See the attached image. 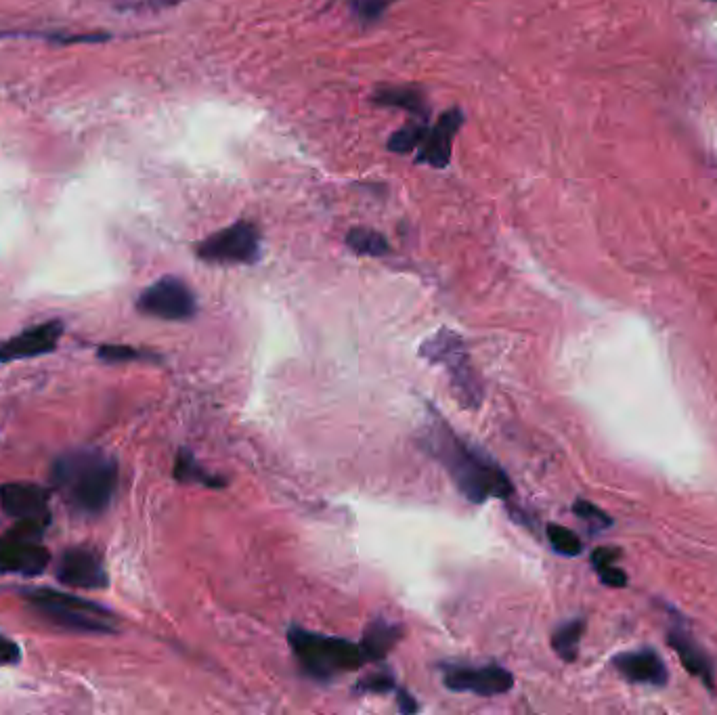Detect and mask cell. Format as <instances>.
<instances>
[{
	"label": "cell",
	"mask_w": 717,
	"mask_h": 715,
	"mask_svg": "<svg viewBox=\"0 0 717 715\" xmlns=\"http://www.w3.org/2000/svg\"><path fill=\"white\" fill-rule=\"evenodd\" d=\"M424 445L432 458L441 462L453 485L468 502L485 504L491 497L508 500L514 493V485L504 468L481 447L455 435L445 420L432 416L424 432Z\"/></svg>",
	"instance_id": "1"
},
{
	"label": "cell",
	"mask_w": 717,
	"mask_h": 715,
	"mask_svg": "<svg viewBox=\"0 0 717 715\" xmlns=\"http://www.w3.org/2000/svg\"><path fill=\"white\" fill-rule=\"evenodd\" d=\"M53 483L74 510L101 514L116 493L118 464L99 449H78L55 462Z\"/></svg>",
	"instance_id": "2"
},
{
	"label": "cell",
	"mask_w": 717,
	"mask_h": 715,
	"mask_svg": "<svg viewBox=\"0 0 717 715\" xmlns=\"http://www.w3.org/2000/svg\"><path fill=\"white\" fill-rule=\"evenodd\" d=\"M288 642L302 669L319 682H328L372 661L361 642L321 636L298 625H290Z\"/></svg>",
	"instance_id": "3"
},
{
	"label": "cell",
	"mask_w": 717,
	"mask_h": 715,
	"mask_svg": "<svg viewBox=\"0 0 717 715\" xmlns=\"http://www.w3.org/2000/svg\"><path fill=\"white\" fill-rule=\"evenodd\" d=\"M24 596L42 617L57 627H63V630L82 634H114L112 611H107L97 602L51 588L26 590Z\"/></svg>",
	"instance_id": "4"
},
{
	"label": "cell",
	"mask_w": 717,
	"mask_h": 715,
	"mask_svg": "<svg viewBox=\"0 0 717 715\" xmlns=\"http://www.w3.org/2000/svg\"><path fill=\"white\" fill-rule=\"evenodd\" d=\"M420 355L434 365L445 367L455 399H458L466 409H476L481 405L483 388L481 382L476 380L462 336L447 328H441L437 334L430 336L422 344Z\"/></svg>",
	"instance_id": "5"
},
{
	"label": "cell",
	"mask_w": 717,
	"mask_h": 715,
	"mask_svg": "<svg viewBox=\"0 0 717 715\" xmlns=\"http://www.w3.org/2000/svg\"><path fill=\"white\" fill-rule=\"evenodd\" d=\"M47 525L19 520V523L0 537V573L40 575L49 565V552L42 548L40 539Z\"/></svg>",
	"instance_id": "6"
},
{
	"label": "cell",
	"mask_w": 717,
	"mask_h": 715,
	"mask_svg": "<svg viewBox=\"0 0 717 715\" xmlns=\"http://www.w3.org/2000/svg\"><path fill=\"white\" fill-rule=\"evenodd\" d=\"M137 309L143 315L166 321H185L198 313L191 288L179 277H162L141 292Z\"/></svg>",
	"instance_id": "7"
},
{
	"label": "cell",
	"mask_w": 717,
	"mask_h": 715,
	"mask_svg": "<svg viewBox=\"0 0 717 715\" xmlns=\"http://www.w3.org/2000/svg\"><path fill=\"white\" fill-rule=\"evenodd\" d=\"M260 254L258 229L252 223L239 221L214 233L198 246V256L206 263H242L250 265Z\"/></svg>",
	"instance_id": "8"
},
{
	"label": "cell",
	"mask_w": 717,
	"mask_h": 715,
	"mask_svg": "<svg viewBox=\"0 0 717 715\" xmlns=\"http://www.w3.org/2000/svg\"><path fill=\"white\" fill-rule=\"evenodd\" d=\"M443 682L453 692H470L476 697L504 695L512 686L514 678L502 665H443Z\"/></svg>",
	"instance_id": "9"
},
{
	"label": "cell",
	"mask_w": 717,
	"mask_h": 715,
	"mask_svg": "<svg viewBox=\"0 0 717 715\" xmlns=\"http://www.w3.org/2000/svg\"><path fill=\"white\" fill-rule=\"evenodd\" d=\"M0 506L17 520H32V523H51L49 512V491L40 485L30 483H7L0 487Z\"/></svg>",
	"instance_id": "10"
},
{
	"label": "cell",
	"mask_w": 717,
	"mask_h": 715,
	"mask_svg": "<svg viewBox=\"0 0 717 715\" xmlns=\"http://www.w3.org/2000/svg\"><path fill=\"white\" fill-rule=\"evenodd\" d=\"M63 334V323L61 321H47L28 328L5 342H0V361H19V359H30L53 353L55 346Z\"/></svg>",
	"instance_id": "11"
},
{
	"label": "cell",
	"mask_w": 717,
	"mask_h": 715,
	"mask_svg": "<svg viewBox=\"0 0 717 715\" xmlns=\"http://www.w3.org/2000/svg\"><path fill=\"white\" fill-rule=\"evenodd\" d=\"M57 579L82 590H101L107 585V573L101 565V558L86 548L63 552L57 565Z\"/></svg>",
	"instance_id": "12"
},
{
	"label": "cell",
	"mask_w": 717,
	"mask_h": 715,
	"mask_svg": "<svg viewBox=\"0 0 717 715\" xmlns=\"http://www.w3.org/2000/svg\"><path fill=\"white\" fill-rule=\"evenodd\" d=\"M613 665L625 680L634 682V684L665 686L667 678H669L663 659L650 648L621 653L613 659Z\"/></svg>",
	"instance_id": "13"
},
{
	"label": "cell",
	"mask_w": 717,
	"mask_h": 715,
	"mask_svg": "<svg viewBox=\"0 0 717 715\" xmlns=\"http://www.w3.org/2000/svg\"><path fill=\"white\" fill-rule=\"evenodd\" d=\"M460 126H462L460 110H449L447 114H443L439 124L428 130V135L420 149V162H426L428 166L434 168H445L451 158L453 137L460 130Z\"/></svg>",
	"instance_id": "14"
},
{
	"label": "cell",
	"mask_w": 717,
	"mask_h": 715,
	"mask_svg": "<svg viewBox=\"0 0 717 715\" xmlns=\"http://www.w3.org/2000/svg\"><path fill=\"white\" fill-rule=\"evenodd\" d=\"M667 642L671 644V648L676 650V655L680 657L682 665L690 671L694 678H699L705 686L713 688L715 684V671H713V663L707 657L705 650L699 646V642L694 640L688 632L684 630H673L667 634Z\"/></svg>",
	"instance_id": "15"
},
{
	"label": "cell",
	"mask_w": 717,
	"mask_h": 715,
	"mask_svg": "<svg viewBox=\"0 0 717 715\" xmlns=\"http://www.w3.org/2000/svg\"><path fill=\"white\" fill-rule=\"evenodd\" d=\"M401 636H403L401 627L388 623L384 619H374L365 627L361 644L365 646L369 659L382 661L390 653V650L395 648V644L401 640Z\"/></svg>",
	"instance_id": "16"
},
{
	"label": "cell",
	"mask_w": 717,
	"mask_h": 715,
	"mask_svg": "<svg viewBox=\"0 0 717 715\" xmlns=\"http://www.w3.org/2000/svg\"><path fill=\"white\" fill-rule=\"evenodd\" d=\"M583 632H585V619H571L567 623H562L560 627H556V632L552 636L554 653L562 661L573 663L579 653V642L583 638Z\"/></svg>",
	"instance_id": "17"
},
{
	"label": "cell",
	"mask_w": 717,
	"mask_h": 715,
	"mask_svg": "<svg viewBox=\"0 0 717 715\" xmlns=\"http://www.w3.org/2000/svg\"><path fill=\"white\" fill-rule=\"evenodd\" d=\"M175 479L181 483H200L204 487H223L225 485V479L206 472L198 462H195L193 453H189L187 449H181L177 455Z\"/></svg>",
	"instance_id": "18"
},
{
	"label": "cell",
	"mask_w": 717,
	"mask_h": 715,
	"mask_svg": "<svg viewBox=\"0 0 717 715\" xmlns=\"http://www.w3.org/2000/svg\"><path fill=\"white\" fill-rule=\"evenodd\" d=\"M378 105H388V107H399V110L411 112L416 116H428V107L422 99V95L414 89H382L376 97Z\"/></svg>",
	"instance_id": "19"
},
{
	"label": "cell",
	"mask_w": 717,
	"mask_h": 715,
	"mask_svg": "<svg viewBox=\"0 0 717 715\" xmlns=\"http://www.w3.org/2000/svg\"><path fill=\"white\" fill-rule=\"evenodd\" d=\"M346 246L361 256H384L390 250L382 233L365 227L351 229L349 235H346Z\"/></svg>",
	"instance_id": "20"
},
{
	"label": "cell",
	"mask_w": 717,
	"mask_h": 715,
	"mask_svg": "<svg viewBox=\"0 0 717 715\" xmlns=\"http://www.w3.org/2000/svg\"><path fill=\"white\" fill-rule=\"evenodd\" d=\"M426 135L428 128L424 124H407L390 137L388 149L395 151V154H409V151H414L418 145L424 143Z\"/></svg>",
	"instance_id": "21"
},
{
	"label": "cell",
	"mask_w": 717,
	"mask_h": 715,
	"mask_svg": "<svg viewBox=\"0 0 717 715\" xmlns=\"http://www.w3.org/2000/svg\"><path fill=\"white\" fill-rule=\"evenodd\" d=\"M548 539L552 548L562 556H579L583 552L581 539L567 527L548 525Z\"/></svg>",
	"instance_id": "22"
},
{
	"label": "cell",
	"mask_w": 717,
	"mask_h": 715,
	"mask_svg": "<svg viewBox=\"0 0 717 715\" xmlns=\"http://www.w3.org/2000/svg\"><path fill=\"white\" fill-rule=\"evenodd\" d=\"M573 512L581 520H585V523H588L592 529H606V527L613 525V518L608 516L604 510H600L598 506H594L592 502H588V500H577L573 504Z\"/></svg>",
	"instance_id": "23"
},
{
	"label": "cell",
	"mask_w": 717,
	"mask_h": 715,
	"mask_svg": "<svg viewBox=\"0 0 717 715\" xmlns=\"http://www.w3.org/2000/svg\"><path fill=\"white\" fill-rule=\"evenodd\" d=\"M97 355L103 359V361H110V363H120V361H130V359H147L151 355L143 353V351H137L133 349V346H126V344H103L101 349L97 351Z\"/></svg>",
	"instance_id": "24"
},
{
	"label": "cell",
	"mask_w": 717,
	"mask_h": 715,
	"mask_svg": "<svg viewBox=\"0 0 717 715\" xmlns=\"http://www.w3.org/2000/svg\"><path fill=\"white\" fill-rule=\"evenodd\" d=\"M349 5L361 19L374 21L386 9L388 0H349Z\"/></svg>",
	"instance_id": "25"
},
{
	"label": "cell",
	"mask_w": 717,
	"mask_h": 715,
	"mask_svg": "<svg viewBox=\"0 0 717 715\" xmlns=\"http://www.w3.org/2000/svg\"><path fill=\"white\" fill-rule=\"evenodd\" d=\"M359 690H363V692H378V695H384V692L395 690V676H390V674L369 676V678H365V680L359 682Z\"/></svg>",
	"instance_id": "26"
},
{
	"label": "cell",
	"mask_w": 717,
	"mask_h": 715,
	"mask_svg": "<svg viewBox=\"0 0 717 715\" xmlns=\"http://www.w3.org/2000/svg\"><path fill=\"white\" fill-rule=\"evenodd\" d=\"M600 581L608 588H625L627 585V575L623 569L615 567V565H606V567H598L596 569Z\"/></svg>",
	"instance_id": "27"
},
{
	"label": "cell",
	"mask_w": 717,
	"mask_h": 715,
	"mask_svg": "<svg viewBox=\"0 0 717 715\" xmlns=\"http://www.w3.org/2000/svg\"><path fill=\"white\" fill-rule=\"evenodd\" d=\"M19 657H21L19 646L7 636L0 634V665H13L19 661Z\"/></svg>",
	"instance_id": "28"
},
{
	"label": "cell",
	"mask_w": 717,
	"mask_h": 715,
	"mask_svg": "<svg viewBox=\"0 0 717 715\" xmlns=\"http://www.w3.org/2000/svg\"><path fill=\"white\" fill-rule=\"evenodd\" d=\"M619 556H621V552L617 548H598L592 554V565H594V569L606 567V565H615V562L619 560Z\"/></svg>",
	"instance_id": "29"
},
{
	"label": "cell",
	"mask_w": 717,
	"mask_h": 715,
	"mask_svg": "<svg viewBox=\"0 0 717 715\" xmlns=\"http://www.w3.org/2000/svg\"><path fill=\"white\" fill-rule=\"evenodd\" d=\"M397 705L401 713H416L418 711V703L414 699V695H409L407 690H397Z\"/></svg>",
	"instance_id": "30"
}]
</instances>
